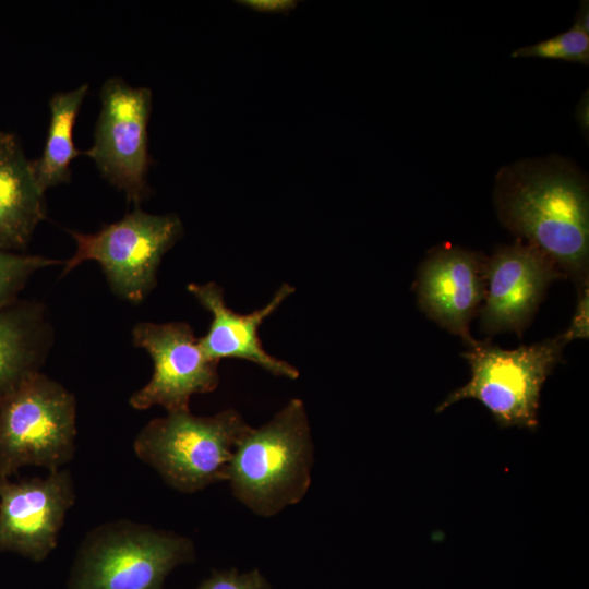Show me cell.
<instances>
[{
	"label": "cell",
	"mask_w": 589,
	"mask_h": 589,
	"mask_svg": "<svg viewBox=\"0 0 589 589\" xmlns=\"http://www.w3.org/2000/svg\"><path fill=\"white\" fill-rule=\"evenodd\" d=\"M75 490L68 470L11 482L0 478V552L45 560L57 546Z\"/></svg>",
	"instance_id": "11"
},
{
	"label": "cell",
	"mask_w": 589,
	"mask_h": 589,
	"mask_svg": "<svg viewBox=\"0 0 589 589\" xmlns=\"http://www.w3.org/2000/svg\"><path fill=\"white\" fill-rule=\"evenodd\" d=\"M99 99L94 143L83 155L91 157L100 175L139 206L151 193L147 125L152 91L131 86L121 77H109L100 88Z\"/></svg>",
	"instance_id": "8"
},
{
	"label": "cell",
	"mask_w": 589,
	"mask_h": 589,
	"mask_svg": "<svg viewBox=\"0 0 589 589\" xmlns=\"http://www.w3.org/2000/svg\"><path fill=\"white\" fill-rule=\"evenodd\" d=\"M69 232L76 251L64 262L61 276L84 261H96L116 294L140 303L155 287L161 259L181 238L183 226L176 214L154 215L136 206L96 232Z\"/></svg>",
	"instance_id": "7"
},
{
	"label": "cell",
	"mask_w": 589,
	"mask_h": 589,
	"mask_svg": "<svg viewBox=\"0 0 589 589\" xmlns=\"http://www.w3.org/2000/svg\"><path fill=\"white\" fill-rule=\"evenodd\" d=\"M501 223L542 252L577 289L588 283L589 195L582 171L560 156L524 159L496 175Z\"/></svg>",
	"instance_id": "1"
},
{
	"label": "cell",
	"mask_w": 589,
	"mask_h": 589,
	"mask_svg": "<svg viewBox=\"0 0 589 589\" xmlns=\"http://www.w3.org/2000/svg\"><path fill=\"white\" fill-rule=\"evenodd\" d=\"M49 338L39 303L16 300L0 309V402L39 372Z\"/></svg>",
	"instance_id": "15"
},
{
	"label": "cell",
	"mask_w": 589,
	"mask_h": 589,
	"mask_svg": "<svg viewBox=\"0 0 589 589\" xmlns=\"http://www.w3.org/2000/svg\"><path fill=\"white\" fill-rule=\"evenodd\" d=\"M565 346L561 335L514 350H504L489 339H474L462 353L471 368L470 381L450 393L435 412L459 400L474 399L501 428L534 431L543 384L561 361Z\"/></svg>",
	"instance_id": "5"
},
{
	"label": "cell",
	"mask_w": 589,
	"mask_h": 589,
	"mask_svg": "<svg viewBox=\"0 0 589 589\" xmlns=\"http://www.w3.org/2000/svg\"><path fill=\"white\" fill-rule=\"evenodd\" d=\"M132 338L136 347L147 351L154 365L151 381L130 397L134 409L163 406L168 413L190 411L193 395L217 388L219 362L204 353L188 323L142 322L132 329Z\"/></svg>",
	"instance_id": "9"
},
{
	"label": "cell",
	"mask_w": 589,
	"mask_h": 589,
	"mask_svg": "<svg viewBox=\"0 0 589 589\" xmlns=\"http://www.w3.org/2000/svg\"><path fill=\"white\" fill-rule=\"evenodd\" d=\"M197 589H269V584L259 569L239 574L236 568L213 570Z\"/></svg>",
	"instance_id": "19"
},
{
	"label": "cell",
	"mask_w": 589,
	"mask_h": 589,
	"mask_svg": "<svg viewBox=\"0 0 589 589\" xmlns=\"http://www.w3.org/2000/svg\"><path fill=\"white\" fill-rule=\"evenodd\" d=\"M251 429L227 409L212 417L169 412L149 421L134 440V452L171 488L193 493L228 480L235 448Z\"/></svg>",
	"instance_id": "3"
},
{
	"label": "cell",
	"mask_w": 589,
	"mask_h": 589,
	"mask_svg": "<svg viewBox=\"0 0 589 589\" xmlns=\"http://www.w3.org/2000/svg\"><path fill=\"white\" fill-rule=\"evenodd\" d=\"M313 444L302 400L291 399L237 444L228 471L233 495L269 517L300 502L311 482Z\"/></svg>",
	"instance_id": "2"
},
{
	"label": "cell",
	"mask_w": 589,
	"mask_h": 589,
	"mask_svg": "<svg viewBox=\"0 0 589 589\" xmlns=\"http://www.w3.org/2000/svg\"><path fill=\"white\" fill-rule=\"evenodd\" d=\"M485 262L478 252L445 243L430 251L414 281L420 309L467 346L474 340L470 322L484 299Z\"/></svg>",
	"instance_id": "12"
},
{
	"label": "cell",
	"mask_w": 589,
	"mask_h": 589,
	"mask_svg": "<svg viewBox=\"0 0 589 589\" xmlns=\"http://www.w3.org/2000/svg\"><path fill=\"white\" fill-rule=\"evenodd\" d=\"M589 2L581 1L576 13L574 25L586 33H589Z\"/></svg>",
	"instance_id": "22"
},
{
	"label": "cell",
	"mask_w": 589,
	"mask_h": 589,
	"mask_svg": "<svg viewBox=\"0 0 589 589\" xmlns=\"http://www.w3.org/2000/svg\"><path fill=\"white\" fill-rule=\"evenodd\" d=\"M576 118L582 129L586 128V132L588 129V98L586 95V99H581L577 107V115Z\"/></svg>",
	"instance_id": "23"
},
{
	"label": "cell",
	"mask_w": 589,
	"mask_h": 589,
	"mask_svg": "<svg viewBox=\"0 0 589 589\" xmlns=\"http://www.w3.org/2000/svg\"><path fill=\"white\" fill-rule=\"evenodd\" d=\"M562 277L542 252L520 239L498 247L485 262V292L478 313L481 330L513 332L521 338L549 285Z\"/></svg>",
	"instance_id": "10"
},
{
	"label": "cell",
	"mask_w": 589,
	"mask_h": 589,
	"mask_svg": "<svg viewBox=\"0 0 589 589\" xmlns=\"http://www.w3.org/2000/svg\"><path fill=\"white\" fill-rule=\"evenodd\" d=\"M195 558L192 541L130 520L89 531L72 566L69 589H163L178 565Z\"/></svg>",
	"instance_id": "4"
},
{
	"label": "cell",
	"mask_w": 589,
	"mask_h": 589,
	"mask_svg": "<svg viewBox=\"0 0 589 589\" xmlns=\"http://www.w3.org/2000/svg\"><path fill=\"white\" fill-rule=\"evenodd\" d=\"M62 263L41 255H23L0 249V309L17 300L19 292L37 269Z\"/></svg>",
	"instance_id": "18"
},
{
	"label": "cell",
	"mask_w": 589,
	"mask_h": 589,
	"mask_svg": "<svg viewBox=\"0 0 589 589\" xmlns=\"http://www.w3.org/2000/svg\"><path fill=\"white\" fill-rule=\"evenodd\" d=\"M44 191L17 136L0 132V249L24 248L45 218Z\"/></svg>",
	"instance_id": "14"
},
{
	"label": "cell",
	"mask_w": 589,
	"mask_h": 589,
	"mask_svg": "<svg viewBox=\"0 0 589 589\" xmlns=\"http://www.w3.org/2000/svg\"><path fill=\"white\" fill-rule=\"evenodd\" d=\"M187 288L212 314L208 332L199 339L202 350L209 359L216 362L221 359L248 360L273 375L298 378V369L269 354L263 348L259 336L261 324L294 292V287L283 284L263 308L249 314H239L229 309L224 299V290L216 283H192Z\"/></svg>",
	"instance_id": "13"
},
{
	"label": "cell",
	"mask_w": 589,
	"mask_h": 589,
	"mask_svg": "<svg viewBox=\"0 0 589 589\" xmlns=\"http://www.w3.org/2000/svg\"><path fill=\"white\" fill-rule=\"evenodd\" d=\"M88 92L84 83L74 89L56 92L49 99L50 119L43 153L33 160L39 187L47 189L71 179V164L83 151L75 147L74 125Z\"/></svg>",
	"instance_id": "16"
},
{
	"label": "cell",
	"mask_w": 589,
	"mask_h": 589,
	"mask_svg": "<svg viewBox=\"0 0 589 589\" xmlns=\"http://www.w3.org/2000/svg\"><path fill=\"white\" fill-rule=\"evenodd\" d=\"M245 7L264 13H286L296 7L290 0H247L241 1Z\"/></svg>",
	"instance_id": "21"
},
{
	"label": "cell",
	"mask_w": 589,
	"mask_h": 589,
	"mask_svg": "<svg viewBox=\"0 0 589 589\" xmlns=\"http://www.w3.org/2000/svg\"><path fill=\"white\" fill-rule=\"evenodd\" d=\"M76 407L73 394L37 372L0 402V478L35 465L50 471L75 452Z\"/></svg>",
	"instance_id": "6"
},
{
	"label": "cell",
	"mask_w": 589,
	"mask_h": 589,
	"mask_svg": "<svg viewBox=\"0 0 589 589\" xmlns=\"http://www.w3.org/2000/svg\"><path fill=\"white\" fill-rule=\"evenodd\" d=\"M512 57L564 60L588 65L589 33L573 25L560 35L514 50Z\"/></svg>",
	"instance_id": "17"
},
{
	"label": "cell",
	"mask_w": 589,
	"mask_h": 589,
	"mask_svg": "<svg viewBox=\"0 0 589 589\" xmlns=\"http://www.w3.org/2000/svg\"><path fill=\"white\" fill-rule=\"evenodd\" d=\"M578 290V299L575 313L572 317V322L561 337L567 345L574 339H587L589 334L588 328V314H589V286L588 283L580 287Z\"/></svg>",
	"instance_id": "20"
}]
</instances>
